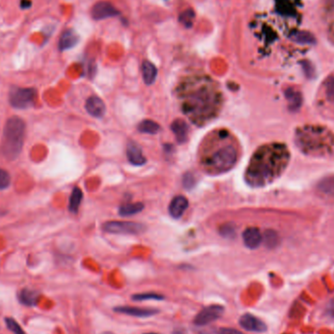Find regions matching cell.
<instances>
[{"instance_id":"obj_26","label":"cell","mask_w":334,"mask_h":334,"mask_svg":"<svg viewBox=\"0 0 334 334\" xmlns=\"http://www.w3.org/2000/svg\"><path fill=\"white\" fill-rule=\"evenodd\" d=\"M132 299L134 301H144V300H163L164 296L161 294H157L155 292H147V293H140V294H134L132 296Z\"/></svg>"},{"instance_id":"obj_1","label":"cell","mask_w":334,"mask_h":334,"mask_svg":"<svg viewBox=\"0 0 334 334\" xmlns=\"http://www.w3.org/2000/svg\"><path fill=\"white\" fill-rule=\"evenodd\" d=\"M181 110L196 125L202 126L221 112L223 95L216 83L207 77L184 80L177 88Z\"/></svg>"},{"instance_id":"obj_16","label":"cell","mask_w":334,"mask_h":334,"mask_svg":"<svg viewBox=\"0 0 334 334\" xmlns=\"http://www.w3.org/2000/svg\"><path fill=\"white\" fill-rule=\"evenodd\" d=\"M171 130L175 134L179 143H185L189 135V125L183 119H176L171 124Z\"/></svg>"},{"instance_id":"obj_30","label":"cell","mask_w":334,"mask_h":334,"mask_svg":"<svg viewBox=\"0 0 334 334\" xmlns=\"http://www.w3.org/2000/svg\"><path fill=\"white\" fill-rule=\"evenodd\" d=\"M183 185L186 189H193L196 185V178L192 173H186L183 177Z\"/></svg>"},{"instance_id":"obj_7","label":"cell","mask_w":334,"mask_h":334,"mask_svg":"<svg viewBox=\"0 0 334 334\" xmlns=\"http://www.w3.org/2000/svg\"><path fill=\"white\" fill-rule=\"evenodd\" d=\"M224 307L221 305H210L202 309L194 318V323L197 326H204L216 321L224 314Z\"/></svg>"},{"instance_id":"obj_29","label":"cell","mask_w":334,"mask_h":334,"mask_svg":"<svg viewBox=\"0 0 334 334\" xmlns=\"http://www.w3.org/2000/svg\"><path fill=\"white\" fill-rule=\"evenodd\" d=\"M265 242L267 244V246L269 247H274L277 242V236L274 231H267L265 233Z\"/></svg>"},{"instance_id":"obj_21","label":"cell","mask_w":334,"mask_h":334,"mask_svg":"<svg viewBox=\"0 0 334 334\" xmlns=\"http://www.w3.org/2000/svg\"><path fill=\"white\" fill-rule=\"evenodd\" d=\"M82 192L79 188H75L72 192V195L70 197V204H69V209L72 213L76 214L79 212V206L82 201Z\"/></svg>"},{"instance_id":"obj_28","label":"cell","mask_w":334,"mask_h":334,"mask_svg":"<svg viewBox=\"0 0 334 334\" xmlns=\"http://www.w3.org/2000/svg\"><path fill=\"white\" fill-rule=\"evenodd\" d=\"M324 86L326 97L330 102L334 103V77H330L329 79H326Z\"/></svg>"},{"instance_id":"obj_13","label":"cell","mask_w":334,"mask_h":334,"mask_svg":"<svg viewBox=\"0 0 334 334\" xmlns=\"http://www.w3.org/2000/svg\"><path fill=\"white\" fill-rule=\"evenodd\" d=\"M85 108L87 113L94 118H102L106 113V106L104 102L96 96L90 97L86 101Z\"/></svg>"},{"instance_id":"obj_4","label":"cell","mask_w":334,"mask_h":334,"mask_svg":"<svg viewBox=\"0 0 334 334\" xmlns=\"http://www.w3.org/2000/svg\"><path fill=\"white\" fill-rule=\"evenodd\" d=\"M26 123L19 117L8 118L3 129L2 153L8 160H15L24 147Z\"/></svg>"},{"instance_id":"obj_12","label":"cell","mask_w":334,"mask_h":334,"mask_svg":"<svg viewBox=\"0 0 334 334\" xmlns=\"http://www.w3.org/2000/svg\"><path fill=\"white\" fill-rule=\"evenodd\" d=\"M127 158L133 165L140 166L146 163V157H144L141 147L135 142H130L127 145Z\"/></svg>"},{"instance_id":"obj_36","label":"cell","mask_w":334,"mask_h":334,"mask_svg":"<svg viewBox=\"0 0 334 334\" xmlns=\"http://www.w3.org/2000/svg\"><path fill=\"white\" fill-rule=\"evenodd\" d=\"M102 334H114V333H112V332H104V333Z\"/></svg>"},{"instance_id":"obj_27","label":"cell","mask_w":334,"mask_h":334,"mask_svg":"<svg viewBox=\"0 0 334 334\" xmlns=\"http://www.w3.org/2000/svg\"><path fill=\"white\" fill-rule=\"evenodd\" d=\"M10 183L11 177L9 173L6 170L0 168V191L7 189L10 186Z\"/></svg>"},{"instance_id":"obj_15","label":"cell","mask_w":334,"mask_h":334,"mask_svg":"<svg viewBox=\"0 0 334 334\" xmlns=\"http://www.w3.org/2000/svg\"><path fill=\"white\" fill-rule=\"evenodd\" d=\"M189 201L183 196H177L172 199L169 205V213L173 218H180L188 208Z\"/></svg>"},{"instance_id":"obj_3","label":"cell","mask_w":334,"mask_h":334,"mask_svg":"<svg viewBox=\"0 0 334 334\" xmlns=\"http://www.w3.org/2000/svg\"><path fill=\"white\" fill-rule=\"evenodd\" d=\"M285 146L271 144L256 151L245 172V181L252 187H262L274 181L288 161Z\"/></svg>"},{"instance_id":"obj_35","label":"cell","mask_w":334,"mask_h":334,"mask_svg":"<svg viewBox=\"0 0 334 334\" xmlns=\"http://www.w3.org/2000/svg\"><path fill=\"white\" fill-rule=\"evenodd\" d=\"M172 334H187L185 329H175Z\"/></svg>"},{"instance_id":"obj_11","label":"cell","mask_w":334,"mask_h":334,"mask_svg":"<svg viewBox=\"0 0 334 334\" xmlns=\"http://www.w3.org/2000/svg\"><path fill=\"white\" fill-rule=\"evenodd\" d=\"M41 294L38 290L31 288H23L18 293V300L22 305L35 307L39 304Z\"/></svg>"},{"instance_id":"obj_37","label":"cell","mask_w":334,"mask_h":334,"mask_svg":"<svg viewBox=\"0 0 334 334\" xmlns=\"http://www.w3.org/2000/svg\"><path fill=\"white\" fill-rule=\"evenodd\" d=\"M144 334H158V333H155V332H149V333H144Z\"/></svg>"},{"instance_id":"obj_17","label":"cell","mask_w":334,"mask_h":334,"mask_svg":"<svg viewBox=\"0 0 334 334\" xmlns=\"http://www.w3.org/2000/svg\"><path fill=\"white\" fill-rule=\"evenodd\" d=\"M78 41L79 37L77 36V34L72 30H68L64 32V34L61 36L59 40V49L61 51L69 50L73 48L78 43Z\"/></svg>"},{"instance_id":"obj_20","label":"cell","mask_w":334,"mask_h":334,"mask_svg":"<svg viewBox=\"0 0 334 334\" xmlns=\"http://www.w3.org/2000/svg\"><path fill=\"white\" fill-rule=\"evenodd\" d=\"M144 204L141 202H136V203H128L125 205L120 206L118 213L121 216H131L134 214H137L141 212L144 209Z\"/></svg>"},{"instance_id":"obj_6","label":"cell","mask_w":334,"mask_h":334,"mask_svg":"<svg viewBox=\"0 0 334 334\" xmlns=\"http://www.w3.org/2000/svg\"><path fill=\"white\" fill-rule=\"evenodd\" d=\"M103 229L107 233L111 234H129L138 235L145 231L146 227L136 222H126V221H110L107 222Z\"/></svg>"},{"instance_id":"obj_2","label":"cell","mask_w":334,"mask_h":334,"mask_svg":"<svg viewBox=\"0 0 334 334\" xmlns=\"http://www.w3.org/2000/svg\"><path fill=\"white\" fill-rule=\"evenodd\" d=\"M237 156L236 140L228 130L220 129L205 138L199 152V162L205 172L219 175L236 165Z\"/></svg>"},{"instance_id":"obj_19","label":"cell","mask_w":334,"mask_h":334,"mask_svg":"<svg viewBox=\"0 0 334 334\" xmlns=\"http://www.w3.org/2000/svg\"><path fill=\"white\" fill-rule=\"evenodd\" d=\"M290 40L299 44H314L315 39L314 36L306 31H296L290 35Z\"/></svg>"},{"instance_id":"obj_14","label":"cell","mask_w":334,"mask_h":334,"mask_svg":"<svg viewBox=\"0 0 334 334\" xmlns=\"http://www.w3.org/2000/svg\"><path fill=\"white\" fill-rule=\"evenodd\" d=\"M242 238H243V242L245 246L250 249L257 248L262 241V236H261L260 231L257 228H253V227L247 228L243 232Z\"/></svg>"},{"instance_id":"obj_10","label":"cell","mask_w":334,"mask_h":334,"mask_svg":"<svg viewBox=\"0 0 334 334\" xmlns=\"http://www.w3.org/2000/svg\"><path fill=\"white\" fill-rule=\"evenodd\" d=\"M114 311L120 314H128L136 317H149L152 315L158 314L157 309H148V308H139V307H130V306H120L114 308Z\"/></svg>"},{"instance_id":"obj_31","label":"cell","mask_w":334,"mask_h":334,"mask_svg":"<svg viewBox=\"0 0 334 334\" xmlns=\"http://www.w3.org/2000/svg\"><path fill=\"white\" fill-rule=\"evenodd\" d=\"M195 18V13L193 12V10H187L185 11L182 15H181V21L184 25H186L187 27H191L192 23H193V19Z\"/></svg>"},{"instance_id":"obj_22","label":"cell","mask_w":334,"mask_h":334,"mask_svg":"<svg viewBox=\"0 0 334 334\" xmlns=\"http://www.w3.org/2000/svg\"><path fill=\"white\" fill-rule=\"evenodd\" d=\"M159 128L160 127L156 121L150 120V119L143 120L138 126V129L140 132L147 133V134H157V132L159 131Z\"/></svg>"},{"instance_id":"obj_23","label":"cell","mask_w":334,"mask_h":334,"mask_svg":"<svg viewBox=\"0 0 334 334\" xmlns=\"http://www.w3.org/2000/svg\"><path fill=\"white\" fill-rule=\"evenodd\" d=\"M317 189L319 190V192L327 196L334 197V176L324 178L323 180H321L317 185Z\"/></svg>"},{"instance_id":"obj_5","label":"cell","mask_w":334,"mask_h":334,"mask_svg":"<svg viewBox=\"0 0 334 334\" xmlns=\"http://www.w3.org/2000/svg\"><path fill=\"white\" fill-rule=\"evenodd\" d=\"M38 100V91L35 88L14 87L9 93V102L17 110L33 108Z\"/></svg>"},{"instance_id":"obj_24","label":"cell","mask_w":334,"mask_h":334,"mask_svg":"<svg viewBox=\"0 0 334 334\" xmlns=\"http://www.w3.org/2000/svg\"><path fill=\"white\" fill-rule=\"evenodd\" d=\"M285 97L287 99V101L290 104V107H292L293 109H297L298 107H300L301 102H302V98H301V94L297 91H294L292 89H287L285 92Z\"/></svg>"},{"instance_id":"obj_9","label":"cell","mask_w":334,"mask_h":334,"mask_svg":"<svg viewBox=\"0 0 334 334\" xmlns=\"http://www.w3.org/2000/svg\"><path fill=\"white\" fill-rule=\"evenodd\" d=\"M118 11L109 2L101 1L94 5L92 9V17L95 20H103L110 17L118 16Z\"/></svg>"},{"instance_id":"obj_25","label":"cell","mask_w":334,"mask_h":334,"mask_svg":"<svg viewBox=\"0 0 334 334\" xmlns=\"http://www.w3.org/2000/svg\"><path fill=\"white\" fill-rule=\"evenodd\" d=\"M6 327L14 334H27L26 331L23 329V327L19 324V322L14 319L13 317H5L4 318Z\"/></svg>"},{"instance_id":"obj_34","label":"cell","mask_w":334,"mask_h":334,"mask_svg":"<svg viewBox=\"0 0 334 334\" xmlns=\"http://www.w3.org/2000/svg\"><path fill=\"white\" fill-rule=\"evenodd\" d=\"M31 5H32L31 0H21V8L27 9V8H30Z\"/></svg>"},{"instance_id":"obj_8","label":"cell","mask_w":334,"mask_h":334,"mask_svg":"<svg viewBox=\"0 0 334 334\" xmlns=\"http://www.w3.org/2000/svg\"><path fill=\"white\" fill-rule=\"evenodd\" d=\"M239 325L243 329L247 331H251V332L262 333V332L267 331V324L255 315L248 314V313L242 314L240 316Z\"/></svg>"},{"instance_id":"obj_18","label":"cell","mask_w":334,"mask_h":334,"mask_svg":"<svg viewBox=\"0 0 334 334\" xmlns=\"http://www.w3.org/2000/svg\"><path fill=\"white\" fill-rule=\"evenodd\" d=\"M143 79L146 84L150 85L155 82L157 77V70L156 66L149 61H145L142 65Z\"/></svg>"},{"instance_id":"obj_33","label":"cell","mask_w":334,"mask_h":334,"mask_svg":"<svg viewBox=\"0 0 334 334\" xmlns=\"http://www.w3.org/2000/svg\"><path fill=\"white\" fill-rule=\"evenodd\" d=\"M217 334H244L241 331L235 329V328H228V327H222L218 330Z\"/></svg>"},{"instance_id":"obj_32","label":"cell","mask_w":334,"mask_h":334,"mask_svg":"<svg viewBox=\"0 0 334 334\" xmlns=\"http://www.w3.org/2000/svg\"><path fill=\"white\" fill-rule=\"evenodd\" d=\"M221 235H223L226 237H231V236H234L235 235V229H234L233 225L228 224V225L223 226L221 228Z\"/></svg>"}]
</instances>
